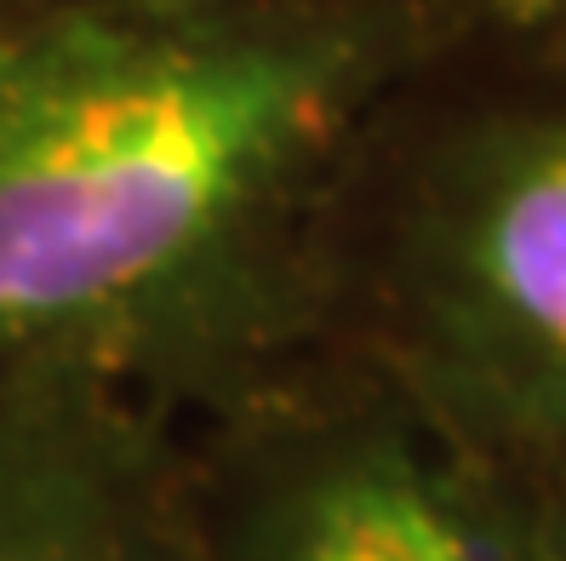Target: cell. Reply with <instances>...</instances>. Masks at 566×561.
<instances>
[{"label": "cell", "instance_id": "1", "mask_svg": "<svg viewBox=\"0 0 566 561\" xmlns=\"http://www.w3.org/2000/svg\"><path fill=\"white\" fill-rule=\"evenodd\" d=\"M515 7L0 0V373L81 367L201 418L321 350L355 138Z\"/></svg>", "mask_w": 566, "mask_h": 561}, {"label": "cell", "instance_id": "2", "mask_svg": "<svg viewBox=\"0 0 566 561\" xmlns=\"http://www.w3.org/2000/svg\"><path fill=\"white\" fill-rule=\"evenodd\" d=\"M321 350L384 373L504 470H566V12L447 41L349 149Z\"/></svg>", "mask_w": 566, "mask_h": 561}, {"label": "cell", "instance_id": "3", "mask_svg": "<svg viewBox=\"0 0 566 561\" xmlns=\"http://www.w3.org/2000/svg\"><path fill=\"white\" fill-rule=\"evenodd\" d=\"M189 430V561H566L549 487L310 350Z\"/></svg>", "mask_w": 566, "mask_h": 561}, {"label": "cell", "instance_id": "4", "mask_svg": "<svg viewBox=\"0 0 566 561\" xmlns=\"http://www.w3.org/2000/svg\"><path fill=\"white\" fill-rule=\"evenodd\" d=\"M0 561H189V430L81 367L0 373Z\"/></svg>", "mask_w": 566, "mask_h": 561}, {"label": "cell", "instance_id": "5", "mask_svg": "<svg viewBox=\"0 0 566 561\" xmlns=\"http://www.w3.org/2000/svg\"><path fill=\"white\" fill-rule=\"evenodd\" d=\"M549 505H555V521H560V539H566V470L549 481Z\"/></svg>", "mask_w": 566, "mask_h": 561}, {"label": "cell", "instance_id": "6", "mask_svg": "<svg viewBox=\"0 0 566 561\" xmlns=\"http://www.w3.org/2000/svg\"><path fill=\"white\" fill-rule=\"evenodd\" d=\"M532 7H544V12H566V0H532Z\"/></svg>", "mask_w": 566, "mask_h": 561}, {"label": "cell", "instance_id": "7", "mask_svg": "<svg viewBox=\"0 0 566 561\" xmlns=\"http://www.w3.org/2000/svg\"><path fill=\"white\" fill-rule=\"evenodd\" d=\"M172 7H184V0H172Z\"/></svg>", "mask_w": 566, "mask_h": 561}]
</instances>
